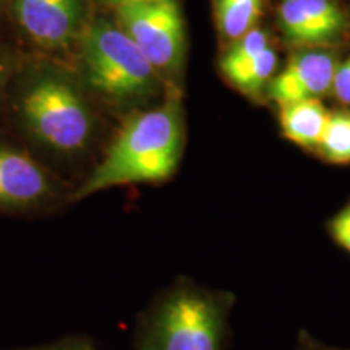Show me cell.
Instances as JSON below:
<instances>
[{
  "label": "cell",
  "mask_w": 350,
  "mask_h": 350,
  "mask_svg": "<svg viewBox=\"0 0 350 350\" xmlns=\"http://www.w3.org/2000/svg\"><path fill=\"white\" fill-rule=\"evenodd\" d=\"M185 130L180 106L167 100L161 107L130 119L106 156L72 193V201L135 183L169 180L180 164Z\"/></svg>",
  "instance_id": "1"
},
{
  "label": "cell",
  "mask_w": 350,
  "mask_h": 350,
  "mask_svg": "<svg viewBox=\"0 0 350 350\" xmlns=\"http://www.w3.org/2000/svg\"><path fill=\"white\" fill-rule=\"evenodd\" d=\"M235 295L178 278L139 314L135 350H222Z\"/></svg>",
  "instance_id": "2"
},
{
  "label": "cell",
  "mask_w": 350,
  "mask_h": 350,
  "mask_svg": "<svg viewBox=\"0 0 350 350\" xmlns=\"http://www.w3.org/2000/svg\"><path fill=\"white\" fill-rule=\"evenodd\" d=\"M21 117L31 137L60 154L85 150L93 135V116L68 81L39 78L21 99Z\"/></svg>",
  "instance_id": "3"
},
{
  "label": "cell",
  "mask_w": 350,
  "mask_h": 350,
  "mask_svg": "<svg viewBox=\"0 0 350 350\" xmlns=\"http://www.w3.org/2000/svg\"><path fill=\"white\" fill-rule=\"evenodd\" d=\"M81 65L88 85L111 98H138L154 85L156 68L120 26L106 20L83 33Z\"/></svg>",
  "instance_id": "4"
},
{
  "label": "cell",
  "mask_w": 350,
  "mask_h": 350,
  "mask_svg": "<svg viewBox=\"0 0 350 350\" xmlns=\"http://www.w3.org/2000/svg\"><path fill=\"white\" fill-rule=\"evenodd\" d=\"M119 26L157 70H175L185 49L177 0H138L119 7Z\"/></svg>",
  "instance_id": "5"
},
{
  "label": "cell",
  "mask_w": 350,
  "mask_h": 350,
  "mask_svg": "<svg viewBox=\"0 0 350 350\" xmlns=\"http://www.w3.org/2000/svg\"><path fill=\"white\" fill-rule=\"evenodd\" d=\"M279 25L294 46H326L342 38L347 16L332 0H282Z\"/></svg>",
  "instance_id": "6"
},
{
  "label": "cell",
  "mask_w": 350,
  "mask_h": 350,
  "mask_svg": "<svg viewBox=\"0 0 350 350\" xmlns=\"http://www.w3.org/2000/svg\"><path fill=\"white\" fill-rule=\"evenodd\" d=\"M13 12L34 42L59 49L68 46L77 36L83 0H13Z\"/></svg>",
  "instance_id": "7"
},
{
  "label": "cell",
  "mask_w": 350,
  "mask_h": 350,
  "mask_svg": "<svg viewBox=\"0 0 350 350\" xmlns=\"http://www.w3.org/2000/svg\"><path fill=\"white\" fill-rule=\"evenodd\" d=\"M54 195L49 174L28 152L0 144V209L41 206Z\"/></svg>",
  "instance_id": "8"
},
{
  "label": "cell",
  "mask_w": 350,
  "mask_h": 350,
  "mask_svg": "<svg viewBox=\"0 0 350 350\" xmlns=\"http://www.w3.org/2000/svg\"><path fill=\"white\" fill-rule=\"evenodd\" d=\"M338 67L329 52H301L269 83V96L281 107L318 98L332 88Z\"/></svg>",
  "instance_id": "9"
},
{
  "label": "cell",
  "mask_w": 350,
  "mask_h": 350,
  "mask_svg": "<svg viewBox=\"0 0 350 350\" xmlns=\"http://www.w3.org/2000/svg\"><path fill=\"white\" fill-rule=\"evenodd\" d=\"M329 117L318 98H312L282 106L279 122L284 138L306 150H318Z\"/></svg>",
  "instance_id": "10"
},
{
  "label": "cell",
  "mask_w": 350,
  "mask_h": 350,
  "mask_svg": "<svg viewBox=\"0 0 350 350\" xmlns=\"http://www.w3.org/2000/svg\"><path fill=\"white\" fill-rule=\"evenodd\" d=\"M261 16V0H216V21L222 36L239 41L255 29Z\"/></svg>",
  "instance_id": "11"
},
{
  "label": "cell",
  "mask_w": 350,
  "mask_h": 350,
  "mask_svg": "<svg viewBox=\"0 0 350 350\" xmlns=\"http://www.w3.org/2000/svg\"><path fill=\"white\" fill-rule=\"evenodd\" d=\"M275 64H278V55L274 49L268 47L247 62L221 67V70L232 85L237 86L243 93L255 94L273 75Z\"/></svg>",
  "instance_id": "12"
},
{
  "label": "cell",
  "mask_w": 350,
  "mask_h": 350,
  "mask_svg": "<svg viewBox=\"0 0 350 350\" xmlns=\"http://www.w3.org/2000/svg\"><path fill=\"white\" fill-rule=\"evenodd\" d=\"M318 151L327 163H350V112H332Z\"/></svg>",
  "instance_id": "13"
},
{
  "label": "cell",
  "mask_w": 350,
  "mask_h": 350,
  "mask_svg": "<svg viewBox=\"0 0 350 350\" xmlns=\"http://www.w3.org/2000/svg\"><path fill=\"white\" fill-rule=\"evenodd\" d=\"M268 47V36H266V33L261 31V29H252L250 33H247L239 41H235L232 49L222 57L221 67H230V65L247 62L253 57L260 55Z\"/></svg>",
  "instance_id": "14"
},
{
  "label": "cell",
  "mask_w": 350,
  "mask_h": 350,
  "mask_svg": "<svg viewBox=\"0 0 350 350\" xmlns=\"http://www.w3.org/2000/svg\"><path fill=\"white\" fill-rule=\"evenodd\" d=\"M327 230L336 245L350 255V203L331 219Z\"/></svg>",
  "instance_id": "15"
},
{
  "label": "cell",
  "mask_w": 350,
  "mask_h": 350,
  "mask_svg": "<svg viewBox=\"0 0 350 350\" xmlns=\"http://www.w3.org/2000/svg\"><path fill=\"white\" fill-rule=\"evenodd\" d=\"M23 350H98L93 340L88 338H81V336H72V338L60 339L57 342L39 345V347L23 349Z\"/></svg>",
  "instance_id": "16"
},
{
  "label": "cell",
  "mask_w": 350,
  "mask_h": 350,
  "mask_svg": "<svg viewBox=\"0 0 350 350\" xmlns=\"http://www.w3.org/2000/svg\"><path fill=\"white\" fill-rule=\"evenodd\" d=\"M332 90L344 104H350V57L336 70Z\"/></svg>",
  "instance_id": "17"
},
{
  "label": "cell",
  "mask_w": 350,
  "mask_h": 350,
  "mask_svg": "<svg viewBox=\"0 0 350 350\" xmlns=\"http://www.w3.org/2000/svg\"><path fill=\"white\" fill-rule=\"evenodd\" d=\"M295 350H350V349H338V347H331V345H326L323 342H319L310 336L308 332L301 331L300 332V338H299V344H297Z\"/></svg>",
  "instance_id": "18"
},
{
  "label": "cell",
  "mask_w": 350,
  "mask_h": 350,
  "mask_svg": "<svg viewBox=\"0 0 350 350\" xmlns=\"http://www.w3.org/2000/svg\"><path fill=\"white\" fill-rule=\"evenodd\" d=\"M103 2H106V3H111V5H117V7H120V5H124V3H130V2H138V0H103Z\"/></svg>",
  "instance_id": "19"
},
{
  "label": "cell",
  "mask_w": 350,
  "mask_h": 350,
  "mask_svg": "<svg viewBox=\"0 0 350 350\" xmlns=\"http://www.w3.org/2000/svg\"><path fill=\"white\" fill-rule=\"evenodd\" d=\"M3 80H5V67H3V64L0 62V90H2Z\"/></svg>",
  "instance_id": "20"
}]
</instances>
